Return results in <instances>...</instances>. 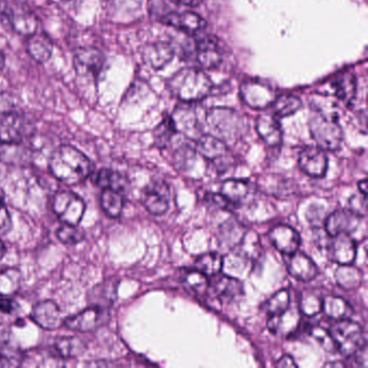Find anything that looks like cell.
I'll use <instances>...</instances> for the list:
<instances>
[{"label": "cell", "mask_w": 368, "mask_h": 368, "mask_svg": "<svg viewBox=\"0 0 368 368\" xmlns=\"http://www.w3.org/2000/svg\"><path fill=\"white\" fill-rule=\"evenodd\" d=\"M241 98L253 110H263L272 105L275 102V90L265 82L258 80L245 81L240 88Z\"/></svg>", "instance_id": "obj_9"}, {"label": "cell", "mask_w": 368, "mask_h": 368, "mask_svg": "<svg viewBox=\"0 0 368 368\" xmlns=\"http://www.w3.org/2000/svg\"><path fill=\"white\" fill-rule=\"evenodd\" d=\"M196 58L204 70H214L222 63V53L214 38L205 37L196 45Z\"/></svg>", "instance_id": "obj_23"}, {"label": "cell", "mask_w": 368, "mask_h": 368, "mask_svg": "<svg viewBox=\"0 0 368 368\" xmlns=\"http://www.w3.org/2000/svg\"><path fill=\"white\" fill-rule=\"evenodd\" d=\"M56 235L61 242L70 245L78 244L84 239V231L74 225L64 224L63 226L58 228Z\"/></svg>", "instance_id": "obj_43"}, {"label": "cell", "mask_w": 368, "mask_h": 368, "mask_svg": "<svg viewBox=\"0 0 368 368\" xmlns=\"http://www.w3.org/2000/svg\"><path fill=\"white\" fill-rule=\"evenodd\" d=\"M206 124L214 136L225 143L238 140L247 131L244 118L231 108H211L206 114Z\"/></svg>", "instance_id": "obj_3"}, {"label": "cell", "mask_w": 368, "mask_h": 368, "mask_svg": "<svg viewBox=\"0 0 368 368\" xmlns=\"http://www.w3.org/2000/svg\"><path fill=\"white\" fill-rule=\"evenodd\" d=\"M169 88L175 98L189 104L208 98L212 92L213 84L202 70L184 68L171 78Z\"/></svg>", "instance_id": "obj_2"}, {"label": "cell", "mask_w": 368, "mask_h": 368, "mask_svg": "<svg viewBox=\"0 0 368 368\" xmlns=\"http://www.w3.org/2000/svg\"><path fill=\"white\" fill-rule=\"evenodd\" d=\"M289 305H291V293L289 289H280L263 303V310L270 317L284 313L287 309H289Z\"/></svg>", "instance_id": "obj_40"}, {"label": "cell", "mask_w": 368, "mask_h": 368, "mask_svg": "<svg viewBox=\"0 0 368 368\" xmlns=\"http://www.w3.org/2000/svg\"><path fill=\"white\" fill-rule=\"evenodd\" d=\"M22 275L18 269L6 268L0 270V296L11 297L21 287Z\"/></svg>", "instance_id": "obj_37"}, {"label": "cell", "mask_w": 368, "mask_h": 368, "mask_svg": "<svg viewBox=\"0 0 368 368\" xmlns=\"http://www.w3.org/2000/svg\"><path fill=\"white\" fill-rule=\"evenodd\" d=\"M196 150L203 158L224 166L230 160V152L226 143L214 136H201L197 140Z\"/></svg>", "instance_id": "obj_15"}, {"label": "cell", "mask_w": 368, "mask_h": 368, "mask_svg": "<svg viewBox=\"0 0 368 368\" xmlns=\"http://www.w3.org/2000/svg\"><path fill=\"white\" fill-rule=\"evenodd\" d=\"M209 203L214 208L222 209V210H231L235 208L222 194L209 195Z\"/></svg>", "instance_id": "obj_49"}, {"label": "cell", "mask_w": 368, "mask_h": 368, "mask_svg": "<svg viewBox=\"0 0 368 368\" xmlns=\"http://www.w3.org/2000/svg\"><path fill=\"white\" fill-rule=\"evenodd\" d=\"M96 184L103 189H112V190L124 192L126 189V180L120 173L108 169H102L98 173Z\"/></svg>", "instance_id": "obj_39"}, {"label": "cell", "mask_w": 368, "mask_h": 368, "mask_svg": "<svg viewBox=\"0 0 368 368\" xmlns=\"http://www.w3.org/2000/svg\"><path fill=\"white\" fill-rule=\"evenodd\" d=\"M337 351L347 357H352L366 345L363 329L357 322L350 319L336 322L329 331Z\"/></svg>", "instance_id": "obj_5"}, {"label": "cell", "mask_w": 368, "mask_h": 368, "mask_svg": "<svg viewBox=\"0 0 368 368\" xmlns=\"http://www.w3.org/2000/svg\"><path fill=\"white\" fill-rule=\"evenodd\" d=\"M4 254H5V245L0 241V259L3 258Z\"/></svg>", "instance_id": "obj_57"}, {"label": "cell", "mask_w": 368, "mask_h": 368, "mask_svg": "<svg viewBox=\"0 0 368 368\" xmlns=\"http://www.w3.org/2000/svg\"><path fill=\"white\" fill-rule=\"evenodd\" d=\"M269 240L273 247L285 255H291L301 247V235L287 225H277L269 232Z\"/></svg>", "instance_id": "obj_16"}, {"label": "cell", "mask_w": 368, "mask_h": 368, "mask_svg": "<svg viewBox=\"0 0 368 368\" xmlns=\"http://www.w3.org/2000/svg\"><path fill=\"white\" fill-rule=\"evenodd\" d=\"M221 194L233 205L242 204L251 195V186L247 180H227L221 187Z\"/></svg>", "instance_id": "obj_32"}, {"label": "cell", "mask_w": 368, "mask_h": 368, "mask_svg": "<svg viewBox=\"0 0 368 368\" xmlns=\"http://www.w3.org/2000/svg\"><path fill=\"white\" fill-rule=\"evenodd\" d=\"M174 56V49L166 42H156L148 45L143 52V58L146 64L154 68L161 70L172 61Z\"/></svg>", "instance_id": "obj_26"}, {"label": "cell", "mask_w": 368, "mask_h": 368, "mask_svg": "<svg viewBox=\"0 0 368 368\" xmlns=\"http://www.w3.org/2000/svg\"><path fill=\"white\" fill-rule=\"evenodd\" d=\"M182 283L187 289L194 291V293L198 294V295H203L210 289L208 277L203 275L200 271L197 270V269L183 273Z\"/></svg>", "instance_id": "obj_41"}, {"label": "cell", "mask_w": 368, "mask_h": 368, "mask_svg": "<svg viewBox=\"0 0 368 368\" xmlns=\"http://www.w3.org/2000/svg\"><path fill=\"white\" fill-rule=\"evenodd\" d=\"M324 367H345V364L341 362H329L324 364Z\"/></svg>", "instance_id": "obj_55"}, {"label": "cell", "mask_w": 368, "mask_h": 368, "mask_svg": "<svg viewBox=\"0 0 368 368\" xmlns=\"http://www.w3.org/2000/svg\"><path fill=\"white\" fill-rule=\"evenodd\" d=\"M360 225V216L352 213L351 211H336L331 213L325 219L324 226L329 237H336L343 233H351Z\"/></svg>", "instance_id": "obj_20"}, {"label": "cell", "mask_w": 368, "mask_h": 368, "mask_svg": "<svg viewBox=\"0 0 368 368\" xmlns=\"http://www.w3.org/2000/svg\"><path fill=\"white\" fill-rule=\"evenodd\" d=\"M289 256L291 257L287 263V269L291 277L301 282H309L317 277V265L310 257L298 251Z\"/></svg>", "instance_id": "obj_22"}, {"label": "cell", "mask_w": 368, "mask_h": 368, "mask_svg": "<svg viewBox=\"0 0 368 368\" xmlns=\"http://www.w3.org/2000/svg\"><path fill=\"white\" fill-rule=\"evenodd\" d=\"M360 192L363 195H367V180H361L359 183Z\"/></svg>", "instance_id": "obj_54"}, {"label": "cell", "mask_w": 368, "mask_h": 368, "mask_svg": "<svg viewBox=\"0 0 368 368\" xmlns=\"http://www.w3.org/2000/svg\"><path fill=\"white\" fill-rule=\"evenodd\" d=\"M170 187L164 180H154L143 191V204L152 214H164L170 205Z\"/></svg>", "instance_id": "obj_11"}, {"label": "cell", "mask_w": 368, "mask_h": 368, "mask_svg": "<svg viewBox=\"0 0 368 368\" xmlns=\"http://www.w3.org/2000/svg\"><path fill=\"white\" fill-rule=\"evenodd\" d=\"M64 1H70V0H64Z\"/></svg>", "instance_id": "obj_58"}, {"label": "cell", "mask_w": 368, "mask_h": 368, "mask_svg": "<svg viewBox=\"0 0 368 368\" xmlns=\"http://www.w3.org/2000/svg\"><path fill=\"white\" fill-rule=\"evenodd\" d=\"M174 1L184 6H188V7H197L202 3V0H174Z\"/></svg>", "instance_id": "obj_53"}, {"label": "cell", "mask_w": 368, "mask_h": 368, "mask_svg": "<svg viewBox=\"0 0 368 368\" xmlns=\"http://www.w3.org/2000/svg\"><path fill=\"white\" fill-rule=\"evenodd\" d=\"M256 131L268 146H277L282 140V129L272 114H261L256 120Z\"/></svg>", "instance_id": "obj_28"}, {"label": "cell", "mask_w": 368, "mask_h": 368, "mask_svg": "<svg viewBox=\"0 0 368 368\" xmlns=\"http://www.w3.org/2000/svg\"><path fill=\"white\" fill-rule=\"evenodd\" d=\"M27 122L17 112H0V145L22 144L27 136Z\"/></svg>", "instance_id": "obj_10"}, {"label": "cell", "mask_w": 368, "mask_h": 368, "mask_svg": "<svg viewBox=\"0 0 368 368\" xmlns=\"http://www.w3.org/2000/svg\"><path fill=\"white\" fill-rule=\"evenodd\" d=\"M53 42L46 34L36 32L28 37L26 50L31 58L38 63L42 64L49 61L53 53Z\"/></svg>", "instance_id": "obj_27"}, {"label": "cell", "mask_w": 368, "mask_h": 368, "mask_svg": "<svg viewBox=\"0 0 368 368\" xmlns=\"http://www.w3.org/2000/svg\"><path fill=\"white\" fill-rule=\"evenodd\" d=\"M275 366L280 368H296L297 364L295 363V360H294L291 355H283L282 357H280V359L277 360V363H275Z\"/></svg>", "instance_id": "obj_50"}, {"label": "cell", "mask_w": 368, "mask_h": 368, "mask_svg": "<svg viewBox=\"0 0 368 368\" xmlns=\"http://www.w3.org/2000/svg\"><path fill=\"white\" fill-rule=\"evenodd\" d=\"M336 282L346 291H355L362 284L361 270L352 265H339L335 272Z\"/></svg>", "instance_id": "obj_33"}, {"label": "cell", "mask_w": 368, "mask_h": 368, "mask_svg": "<svg viewBox=\"0 0 368 368\" xmlns=\"http://www.w3.org/2000/svg\"><path fill=\"white\" fill-rule=\"evenodd\" d=\"M174 133V126H173L171 119L164 120L155 131V143L160 148H164L169 144Z\"/></svg>", "instance_id": "obj_45"}, {"label": "cell", "mask_w": 368, "mask_h": 368, "mask_svg": "<svg viewBox=\"0 0 368 368\" xmlns=\"http://www.w3.org/2000/svg\"><path fill=\"white\" fill-rule=\"evenodd\" d=\"M55 352L58 357L63 359H75L84 353L86 350V343L77 336L58 338L56 341Z\"/></svg>", "instance_id": "obj_34"}, {"label": "cell", "mask_w": 368, "mask_h": 368, "mask_svg": "<svg viewBox=\"0 0 368 368\" xmlns=\"http://www.w3.org/2000/svg\"><path fill=\"white\" fill-rule=\"evenodd\" d=\"M275 116L287 117L295 114L301 107V100L297 96H277L272 103Z\"/></svg>", "instance_id": "obj_42"}, {"label": "cell", "mask_w": 368, "mask_h": 368, "mask_svg": "<svg viewBox=\"0 0 368 368\" xmlns=\"http://www.w3.org/2000/svg\"><path fill=\"white\" fill-rule=\"evenodd\" d=\"M331 90L337 100L345 104H351L357 93V79L350 72H343L331 81Z\"/></svg>", "instance_id": "obj_30"}, {"label": "cell", "mask_w": 368, "mask_h": 368, "mask_svg": "<svg viewBox=\"0 0 368 368\" xmlns=\"http://www.w3.org/2000/svg\"><path fill=\"white\" fill-rule=\"evenodd\" d=\"M311 136L321 150L335 152L343 143V130L337 118L315 112L309 121Z\"/></svg>", "instance_id": "obj_4"}, {"label": "cell", "mask_w": 368, "mask_h": 368, "mask_svg": "<svg viewBox=\"0 0 368 368\" xmlns=\"http://www.w3.org/2000/svg\"><path fill=\"white\" fill-rule=\"evenodd\" d=\"M49 169L56 180L67 186H74L89 176L91 162L75 147L62 145L50 157Z\"/></svg>", "instance_id": "obj_1"}, {"label": "cell", "mask_w": 368, "mask_h": 368, "mask_svg": "<svg viewBox=\"0 0 368 368\" xmlns=\"http://www.w3.org/2000/svg\"><path fill=\"white\" fill-rule=\"evenodd\" d=\"M11 229V217L8 212L7 206L0 196V237L7 235Z\"/></svg>", "instance_id": "obj_48"}, {"label": "cell", "mask_w": 368, "mask_h": 368, "mask_svg": "<svg viewBox=\"0 0 368 368\" xmlns=\"http://www.w3.org/2000/svg\"><path fill=\"white\" fill-rule=\"evenodd\" d=\"M366 210H367V201H366V195L355 194L349 199V211L355 213L357 216H365Z\"/></svg>", "instance_id": "obj_47"}, {"label": "cell", "mask_w": 368, "mask_h": 368, "mask_svg": "<svg viewBox=\"0 0 368 368\" xmlns=\"http://www.w3.org/2000/svg\"><path fill=\"white\" fill-rule=\"evenodd\" d=\"M329 242V257L338 265H352L357 258V244L348 233L333 237Z\"/></svg>", "instance_id": "obj_18"}, {"label": "cell", "mask_w": 368, "mask_h": 368, "mask_svg": "<svg viewBox=\"0 0 368 368\" xmlns=\"http://www.w3.org/2000/svg\"><path fill=\"white\" fill-rule=\"evenodd\" d=\"M357 361V365L366 367L367 366V351H366V345L363 346L359 351H357L353 357Z\"/></svg>", "instance_id": "obj_51"}, {"label": "cell", "mask_w": 368, "mask_h": 368, "mask_svg": "<svg viewBox=\"0 0 368 368\" xmlns=\"http://www.w3.org/2000/svg\"><path fill=\"white\" fill-rule=\"evenodd\" d=\"M175 132L183 134L190 140L200 138V126L196 110L192 106L183 105L175 108L170 117Z\"/></svg>", "instance_id": "obj_14"}, {"label": "cell", "mask_w": 368, "mask_h": 368, "mask_svg": "<svg viewBox=\"0 0 368 368\" xmlns=\"http://www.w3.org/2000/svg\"><path fill=\"white\" fill-rule=\"evenodd\" d=\"M196 147H191L189 145H182L178 147L174 154V162L176 168L180 170H186L194 162L196 158Z\"/></svg>", "instance_id": "obj_44"}, {"label": "cell", "mask_w": 368, "mask_h": 368, "mask_svg": "<svg viewBox=\"0 0 368 368\" xmlns=\"http://www.w3.org/2000/svg\"><path fill=\"white\" fill-rule=\"evenodd\" d=\"M52 209L63 224L78 226L84 218L86 203L72 191L62 190L54 196Z\"/></svg>", "instance_id": "obj_6"}, {"label": "cell", "mask_w": 368, "mask_h": 368, "mask_svg": "<svg viewBox=\"0 0 368 368\" xmlns=\"http://www.w3.org/2000/svg\"><path fill=\"white\" fill-rule=\"evenodd\" d=\"M310 335L315 338V341L322 346L323 349L327 350V352H335L337 350L335 343H334L333 338L331 334L327 329H324L321 327H313L310 329Z\"/></svg>", "instance_id": "obj_46"}, {"label": "cell", "mask_w": 368, "mask_h": 368, "mask_svg": "<svg viewBox=\"0 0 368 368\" xmlns=\"http://www.w3.org/2000/svg\"><path fill=\"white\" fill-rule=\"evenodd\" d=\"M224 257L218 253H205L196 259V269L206 277L218 275L223 270Z\"/></svg>", "instance_id": "obj_38"}, {"label": "cell", "mask_w": 368, "mask_h": 368, "mask_svg": "<svg viewBox=\"0 0 368 368\" xmlns=\"http://www.w3.org/2000/svg\"><path fill=\"white\" fill-rule=\"evenodd\" d=\"M6 65L5 54L0 51V70H3Z\"/></svg>", "instance_id": "obj_56"}, {"label": "cell", "mask_w": 368, "mask_h": 368, "mask_svg": "<svg viewBox=\"0 0 368 368\" xmlns=\"http://www.w3.org/2000/svg\"><path fill=\"white\" fill-rule=\"evenodd\" d=\"M212 293L219 303L229 305L238 301L243 295V285L240 280L230 275H222L212 285Z\"/></svg>", "instance_id": "obj_21"}, {"label": "cell", "mask_w": 368, "mask_h": 368, "mask_svg": "<svg viewBox=\"0 0 368 368\" xmlns=\"http://www.w3.org/2000/svg\"><path fill=\"white\" fill-rule=\"evenodd\" d=\"M327 164L329 161L325 150H321L320 147H305L299 155V168L311 178H323L327 174Z\"/></svg>", "instance_id": "obj_12"}, {"label": "cell", "mask_w": 368, "mask_h": 368, "mask_svg": "<svg viewBox=\"0 0 368 368\" xmlns=\"http://www.w3.org/2000/svg\"><path fill=\"white\" fill-rule=\"evenodd\" d=\"M108 310L110 309L90 305L81 313L65 319L64 324L72 331H80V333L96 331L104 327L110 320Z\"/></svg>", "instance_id": "obj_7"}, {"label": "cell", "mask_w": 368, "mask_h": 368, "mask_svg": "<svg viewBox=\"0 0 368 368\" xmlns=\"http://www.w3.org/2000/svg\"><path fill=\"white\" fill-rule=\"evenodd\" d=\"M118 284L117 280L110 279L94 287L86 296L89 305L110 309L116 301Z\"/></svg>", "instance_id": "obj_25"}, {"label": "cell", "mask_w": 368, "mask_h": 368, "mask_svg": "<svg viewBox=\"0 0 368 368\" xmlns=\"http://www.w3.org/2000/svg\"><path fill=\"white\" fill-rule=\"evenodd\" d=\"M3 17L7 20L11 29L20 35L29 37L37 32L39 22L35 14L29 10H13L10 8L4 11Z\"/></svg>", "instance_id": "obj_19"}, {"label": "cell", "mask_w": 368, "mask_h": 368, "mask_svg": "<svg viewBox=\"0 0 368 368\" xmlns=\"http://www.w3.org/2000/svg\"><path fill=\"white\" fill-rule=\"evenodd\" d=\"M124 196L119 191L104 189L100 196V206L108 217L117 218L124 210Z\"/></svg>", "instance_id": "obj_35"}, {"label": "cell", "mask_w": 368, "mask_h": 368, "mask_svg": "<svg viewBox=\"0 0 368 368\" xmlns=\"http://www.w3.org/2000/svg\"><path fill=\"white\" fill-rule=\"evenodd\" d=\"M31 317L37 325L47 331L60 329L65 321L61 309L53 301H39L34 305Z\"/></svg>", "instance_id": "obj_13"}, {"label": "cell", "mask_w": 368, "mask_h": 368, "mask_svg": "<svg viewBox=\"0 0 368 368\" xmlns=\"http://www.w3.org/2000/svg\"><path fill=\"white\" fill-rule=\"evenodd\" d=\"M74 67L77 75L98 79L105 64V56L94 47H79L74 50Z\"/></svg>", "instance_id": "obj_8"}, {"label": "cell", "mask_w": 368, "mask_h": 368, "mask_svg": "<svg viewBox=\"0 0 368 368\" xmlns=\"http://www.w3.org/2000/svg\"><path fill=\"white\" fill-rule=\"evenodd\" d=\"M301 323V311L289 309L280 315H270L268 329L275 335H291L298 329Z\"/></svg>", "instance_id": "obj_24"}, {"label": "cell", "mask_w": 368, "mask_h": 368, "mask_svg": "<svg viewBox=\"0 0 368 368\" xmlns=\"http://www.w3.org/2000/svg\"><path fill=\"white\" fill-rule=\"evenodd\" d=\"M122 7L130 8V9H136L140 7L142 0H116Z\"/></svg>", "instance_id": "obj_52"}, {"label": "cell", "mask_w": 368, "mask_h": 368, "mask_svg": "<svg viewBox=\"0 0 368 368\" xmlns=\"http://www.w3.org/2000/svg\"><path fill=\"white\" fill-rule=\"evenodd\" d=\"M159 21L186 34L198 33L206 25L204 19L195 12H168Z\"/></svg>", "instance_id": "obj_17"}, {"label": "cell", "mask_w": 368, "mask_h": 368, "mask_svg": "<svg viewBox=\"0 0 368 368\" xmlns=\"http://www.w3.org/2000/svg\"><path fill=\"white\" fill-rule=\"evenodd\" d=\"M323 297L315 289H305L299 295V311L308 317L322 313Z\"/></svg>", "instance_id": "obj_36"}, {"label": "cell", "mask_w": 368, "mask_h": 368, "mask_svg": "<svg viewBox=\"0 0 368 368\" xmlns=\"http://www.w3.org/2000/svg\"><path fill=\"white\" fill-rule=\"evenodd\" d=\"M322 311L329 319L335 320V321L350 319L351 315H353L351 305H349V303L345 298L333 296V295L323 297Z\"/></svg>", "instance_id": "obj_31"}, {"label": "cell", "mask_w": 368, "mask_h": 368, "mask_svg": "<svg viewBox=\"0 0 368 368\" xmlns=\"http://www.w3.org/2000/svg\"><path fill=\"white\" fill-rule=\"evenodd\" d=\"M247 228L242 223L235 219H228L219 227V242L227 249H235L244 240Z\"/></svg>", "instance_id": "obj_29"}]
</instances>
